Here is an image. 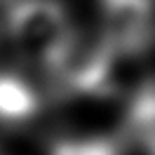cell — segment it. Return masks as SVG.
Instances as JSON below:
<instances>
[{"instance_id":"obj_1","label":"cell","mask_w":155,"mask_h":155,"mask_svg":"<svg viewBox=\"0 0 155 155\" xmlns=\"http://www.w3.org/2000/svg\"><path fill=\"white\" fill-rule=\"evenodd\" d=\"M7 33L21 57L49 73L75 42L68 14L57 0H17L7 17Z\"/></svg>"},{"instance_id":"obj_2","label":"cell","mask_w":155,"mask_h":155,"mask_svg":"<svg viewBox=\"0 0 155 155\" xmlns=\"http://www.w3.org/2000/svg\"><path fill=\"white\" fill-rule=\"evenodd\" d=\"M101 38L110 47L136 57L155 42V0H99Z\"/></svg>"},{"instance_id":"obj_3","label":"cell","mask_w":155,"mask_h":155,"mask_svg":"<svg viewBox=\"0 0 155 155\" xmlns=\"http://www.w3.org/2000/svg\"><path fill=\"white\" fill-rule=\"evenodd\" d=\"M40 110L35 89L21 78L0 73V120L2 122H26Z\"/></svg>"},{"instance_id":"obj_4","label":"cell","mask_w":155,"mask_h":155,"mask_svg":"<svg viewBox=\"0 0 155 155\" xmlns=\"http://www.w3.org/2000/svg\"><path fill=\"white\" fill-rule=\"evenodd\" d=\"M125 141L120 136H89V139H64L52 146L49 155H122Z\"/></svg>"}]
</instances>
